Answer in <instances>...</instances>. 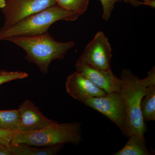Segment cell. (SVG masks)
<instances>
[{
    "label": "cell",
    "instance_id": "e0dca14e",
    "mask_svg": "<svg viewBox=\"0 0 155 155\" xmlns=\"http://www.w3.org/2000/svg\"><path fill=\"white\" fill-rule=\"evenodd\" d=\"M122 0H101L103 9V18L105 20L110 19L116 3Z\"/></svg>",
    "mask_w": 155,
    "mask_h": 155
},
{
    "label": "cell",
    "instance_id": "7a4b0ae2",
    "mask_svg": "<svg viewBox=\"0 0 155 155\" xmlns=\"http://www.w3.org/2000/svg\"><path fill=\"white\" fill-rule=\"evenodd\" d=\"M7 41L24 50L27 61L35 64L44 74L48 73L53 61L63 59L67 52L75 45L73 41H57L48 32L34 36L12 38Z\"/></svg>",
    "mask_w": 155,
    "mask_h": 155
},
{
    "label": "cell",
    "instance_id": "7c38bea8",
    "mask_svg": "<svg viewBox=\"0 0 155 155\" xmlns=\"http://www.w3.org/2000/svg\"><path fill=\"white\" fill-rule=\"evenodd\" d=\"M64 144L39 147L26 143H19L11 147L13 155H54L59 152Z\"/></svg>",
    "mask_w": 155,
    "mask_h": 155
},
{
    "label": "cell",
    "instance_id": "2e32d148",
    "mask_svg": "<svg viewBox=\"0 0 155 155\" xmlns=\"http://www.w3.org/2000/svg\"><path fill=\"white\" fill-rule=\"evenodd\" d=\"M28 76V73L25 72L0 70V85L11 81L24 79Z\"/></svg>",
    "mask_w": 155,
    "mask_h": 155
},
{
    "label": "cell",
    "instance_id": "ac0fdd59",
    "mask_svg": "<svg viewBox=\"0 0 155 155\" xmlns=\"http://www.w3.org/2000/svg\"><path fill=\"white\" fill-rule=\"evenodd\" d=\"M15 132L0 129V143L11 145V140Z\"/></svg>",
    "mask_w": 155,
    "mask_h": 155
},
{
    "label": "cell",
    "instance_id": "30bf717a",
    "mask_svg": "<svg viewBox=\"0 0 155 155\" xmlns=\"http://www.w3.org/2000/svg\"><path fill=\"white\" fill-rule=\"evenodd\" d=\"M66 89L70 96L81 102L93 97H104L107 94L88 78L76 71L67 77Z\"/></svg>",
    "mask_w": 155,
    "mask_h": 155
},
{
    "label": "cell",
    "instance_id": "8992f818",
    "mask_svg": "<svg viewBox=\"0 0 155 155\" xmlns=\"http://www.w3.org/2000/svg\"><path fill=\"white\" fill-rule=\"evenodd\" d=\"M112 49L107 38L103 31L97 32L87 45L78 62L103 71H110Z\"/></svg>",
    "mask_w": 155,
    "mask_h": 155
},
{
    "label": "cell",
    "instance_id": "d6986e66",
    "mask_svg": "<svg viewBox=\"0 0 155 155\" xmlns=\"http://www.w3.org/2000/svg\"><path fill=\"white\" fill-rule=\"evenodd\" d=\"M0 155H13L11 146L0 143Z\"/></svg>",
    "mask_w": 155,
    "mask_h": 155
},
{
    "label": "cell",
    "instance_id": "277c9868",
    "mask_svg": "<svg viewBox=\"0 0 155 155\" xmlns=\"http://www.w3.org/2000/svg\"><path fill=\"white\" fill-rule=\"evenodd\" d=\"M81 127L79 122L60 124L56 122L40 130L28 132L15 131L11 147L21 143L39 147L65 143L78 145L82 140Z\"/></svg>",
    "mask_w": 155,
    "mask_h": 155
},
{
    "label": "cell",
    "instance_id": "9c48e42d",
    "mask_svg": "<svg viewBox=\"0 0 155 155\" xmlns=\"http://www.w3.org/2000/svg\"><path fill=\"white\" fill-rule=\"evenodd\" d=\"M76 72L85 76L97 87L107 94L120 92L122 80L110 71H103L90 67L77 61Z\"/></svg>",
    "mask_w": 155,
    "mask_h": 155
},
{
    "label": "cell",
    "instance_id": "5b68a950",
    "mask_svg": "<svg viewBox=\"0 0 155 155\" xmlns=\"http://www.w3.org/2000/svg\"><path fill=\"white\" fill-rule=\"evenodd\" d=\"M81 102L110 119L125 134L126 109L125 101L119 92L107 94L101 97H93Z\"/></svg>",
    "mask_w": 155,
    "mask_h": 155
},
{
    "label": "cell",
    "instance_id": "6da1fadb",
    "mask_svg": "<svg viewBox=\"0 0 155 155\" xmlns=\"http://www.w3.org/2000/svg\"><path fill=\"white\" fill-rule=\"evenodd\" d=\"M120 93L125 101L126 109V137L135 134L144 135L147 128L143 119L140 104L150 87L155 84V68L148 72L147 77L141 79L134 75L130 69L122 70Z\"/></svg>",
    "mask_w": 155,
    "mask_h": 155
},
{
    "label": "cell",
    "instance_id": "8fae6325",
    "mask_svg": "<svg viewBox=\"0 0 155 155\" xmlns=\"http://www.w3.org/2000/svg\"><path fill=\"white\" fill-rule=\"evenodd\" d=\"M126 144L114 155H150L144 135L135 134L129 137Z\"/></svg>",
    "mask_w": 155,
    "mask_h": 155
},
{
    "label": "cell",
    "instance_id": "4fadbf2b",
    "mask_svg": "<svg viewBox=\"0 0 155 155\" xmlns=\"http://www.w3.org/2000/svg\"><path fill=\"white\" fill-rule=\"evenodd\" d=\"M140 111L145 122L155 120V84L150 87L142 100Z\"/></svg>",
    "mask_w": 155,
    "mask_h": 155
},
{
    "label": "cell",
    "instance_id": "44dd1931",
    "mask_svg": "<svg viewBox=\"0 0 155 155\" xmlns=\"http://www.w3.org/2000/svg\"><path fill=\"white\" fill-rule=\"evenodd\" d=\"M5 5V0H0V9L2 8Z\"/></svg>",
    "mask_w": 155,
    "mask_h": 155
},
{
    "label": "cell",
    "instance_id": "5bb4252c",
    "mask_svg": "<svg viewBox=\"0 0 155 155\" xmlns=\"http://www.w3.org/2000/svg\"><path fill=\"white\" fill-rule=\"evenodd\" d=\"M18 119V109L0 110V129L17 131Z\"/></svg>",
    "mask_w": 155,
    "mask_h": 155
},
{
    "label": "cell",
    "instance_id": "ba28073f",
    "mask_svg": "<svg viewBox=\"0 0 155 155\" xmlns=\"http://www.w3.org/2000/svg\"><path fill=\"white\" fill-rule=\"evenodd\" d=\"M17 132H28L40 130L56 122L43 114L31 101L26 99L19 106Z\"/></svg>",
    "mask_w": 155,
    "mask_h": 155
},
{
    "label": "cell",
    "instance_id": "52a82bcc",
    "mask_svg": "<svg viewBox=\"0 0 155 155\" xmlns=\"http://www.w3.org/2000/svg\"><path fill=\"white\" fill-rule=\"evenodd\" d=\"M56 5V0H5V5L1 9L5 19L2 27H8Z\"/></svg>",
    "mask_w": 155,
    "mask_h": 155
},
{
    "label": "cell",
    "instance_id": "7402d4cb",
    "mask_svg": "<svg viewBox=\"0 0 155 155\" xmlns=\"http://www.w3.org/2000/svg\"><path fill=\"white\" fill-rule=\"evenodd\" d=\"M149 0H144V2H148Z\"/></svg>",
    "mask_w": 155,
    "mask_h": 155
},
{
    "label": "cell",
    "instance_id": "ffe728a7",
    "mask_svg": "<svg viewBox=\"0 0 155 155\" xmlns=\"http://www.w3.org/2000/svg\"><path fill=\"white\" fill-rule=\"evenodd\" d=\"M125 1L126 2L130 3L131 5L135 7L140 5H146V3L145 2H138L136 0H125Z\"/></svg>",
    "mask_w": 155,
    "mask_h": 155
},
{
    "label": "cell",
    "instance_id": "9a60e30c",
    "mask_svg": "<svg viewBox=\"0 0 155 155\" xmlns=\"http://www.w3.org/2000/svg\"><path fill=\"white\" fill-rule=\"evenodd\" d=\"M56 2L61 8L81 15L88 8L89 0H56Z\"/></svg>",
    "mask_w": 155,
    "mask_h": 155
},
{
    "label": "cell",
    "instance_id": "3957f363",
    "mask_svg": "<svg viewBox=\"0 0 155 155\" xmlns=\"http://www.w3.org/2000/svg\"><path fill=\"white\" fill-rule=\"evenodd\" d=\"M80 14L56 5L25 17L8 27L0 28V41L15 37H26L48 33L50 26L60 20L75 21Z\"/></svg>",
    "mask_w": 155,
    "mask_h": 155
}]
</instances>
